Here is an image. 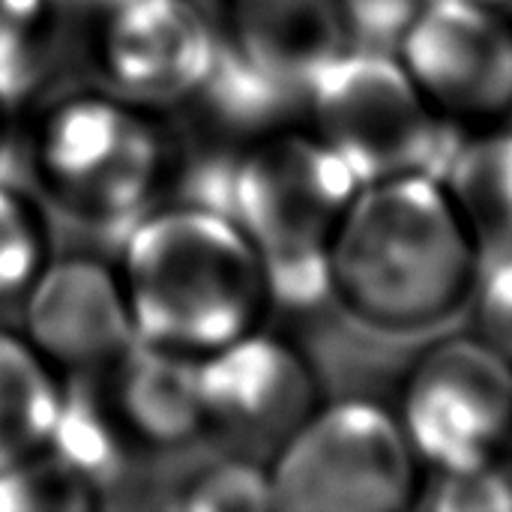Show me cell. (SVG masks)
Wrapping results in <instances>:
<instances>
[{
	"instance_id": "6da1fadb",
	"label": "cell",
	"mask_w": 512,
	"mask_h": 512,
	"mask_svg": "<svg viewBox=\"0 0 512 512\" xmlns=\"http://www.w3.org/2000/svg\"><path fill=\"white\" fill-rule=\"evenodd\" d=\"M480 255L432 174L357 189L330 246V297L363 327L414 336L447 324L477 288Z\"/></svg>"
},
{
	"instance_id": "7a4b0ae2",
	"label": "cell",
	"mask_w": 512,
	"mask_h": 512,
	"mask_svg": "<svg viewBox=\"0 0 512 512\" xmlns=\"http://www.w3.org/2000/svg\"><path fill=\"white\" fill-rule=\"evenodd\" d=\"M135 342L204 360L264 327L273 288L237 222L204 201L153 207L123 237L117 267Z\"/></svg>"
},
{
	"instance_id": "3957f363",
	"label": "cell",
	"mask_w": 512,
	"mask_h": 512,
	"mask_svg": "<svg viewBox=\"0 0 512 512\" xmlns=\"http://www.w3.org/2000/svg\"><path fill=\"white\" fill-rule=\"evenodd\" d=\"M360 183L309 129H270L219 168L192 201L225 210L264 261L273 303L315 306L330 297L327 261Z\"/></svg>"
},
{
	"instance_id": "277c9868",
	"label": "cell",
	"mask_w": 512,
	"mask_h": 512,
	"mask_svg": "<svg viewBox=\"0 0 512 512\" xmlns=\"http://www.w3.org/2000/svg\"><path fill=\"white\" fill-rule=\"evenodd\" d=\"M36 201L66 222L129 234L171 180V147L153 111L114 93H78L45 108L30 132Z\"/></svg>"
},
{
	"instance_id": "5b68a950",
	"label": "cell",
	"mask_w": 512,
	"mask_h": 512,
	"mask_svg": "<svg viewBox=\"0 0 512 512\" xmlns=\"http://www.w3.org/2000/svg\"><path fill=\"white\" fill-rule=\"evenodd\" d=\"M309 132L321 138L360 186L393 177H438L459 126L423 96L396 51L348 45L303 96Z\"/></svg>"
},
{
	"instance_id": "8992f818",
	"label": "cell",
	"mask_w": 512,
	"mask_h": 512,
	"mask_svg": "<svg viewBox=\"0 0 512 512\" xmlns=\"http://www.w3.org/2000/svg\"><path fill=\"white\" fill-rule=\"evenodd\" d=\"M267 468L276 512H405L423 489L396 411L372 399L318 405Z\"/></svg>"
},
{
	"instance_id": "52a82bcc",
	"label": "cell",
	"mask_w": 512,
	"mask_h": 512,
	"mask_svg": "<svg viewBox=\"0 0 512 512\" xmlns=\"http://www.w3.org/2000/svg\"><path fill=\"white\" fill-rule=\"evenodd\" d=\"M396 417L432 474L504 462L512 450V360L480 333L441 339L408 372Z\"/></svg>"
},
{
	"instance_id": "ba28073f",
	"label": "cell",
	"mask_w": 512,
	"mask_h": 512,
	"mask_svg": "<svg viewBox=\"0 0 512 512\" xmlns=\"http://www.w3.org/2000/svg\"><path fill=\"white\" fill-rule=\"evenodd\" d=\"M399 60L459 129L512 114V15L486 0H432L396 48Z\"/></svg>"
},
{
	"instance_id": "9c48e42d",
	"label": "cell",
	"mask_w": 512,
	"mask_h": 512,
	"mask_svg": "<svg viewBox=\"0 0 512 512\" xmlns=\"http://www.w3.org/2000/svg\"><path fill=\"white\" fill-rule=\"evenodd\" d=\"M198 396L204 435L261 462H270L321 405L303 351L264 327L198 360Z\"/></svg>"
},
{
	"instance_id": "30bf717a",
	"label": "cell",
	"mask_w": 512,
	"mask_h": 512,
	"mask_svg": "<svg viewBox=\"0 0 512 512\" xmlns=\"http://www.w3.org/2000/svg\"><path fill=\"white\" fill-rule=\"evenodd\" d=\"M219 60V24L192 0H144L99 18L105 90L144 111L192 105Z\"/></svg>"
},
{
	"instance_id": "8fae6325",
	"label": "cell",
	"mask_w": 512,
	"mask_h": 512,
	"mask_svg": "<svg viewBox=\"0 0 512 512\" xmlns=\"http://www.w3.org/2000/svg\"><path fill=\"white\" fill-rule=\"evenodd\" d=\"M18 312L21 336L57 372L96 375L135 345L117 270L87 255L51 258Z\"/></svg>"
},
{
	"instance_id": "7c38bea8",
	"label": "cell",
	"mask_w": 512,
	"mask_h": 512,
	"mask_svg": "<svg viewBox=\"0 0 512 512\" xmlns=\"http://www.w3.org/2000/svg\"><path fill=\"white\" fill-rule=\"evenodd\" d=\"M219 3L222 54L300 108L315 75L351 45L339 0Z\"/></svg>"
},
{
	"instance_id": "4fadbf2b",
	"label": "cell",
	"mask_w": 512,
	"mask_h": 512,
	"mask_svg": "<svg viewBox=\"0 0 512 512\" xmlns=\"http://www.w3.org/2000/svg\"><path fill=\"white\" fill-rule=\"evenodd\" d=\"M99 375V372H96ZM111 399H102L120 438L174 450L204 438L198 396V360L132 345L114 366L102 369Z\"/></svg>"
},
{
	"instance_id": "5bb4252c",
	"label": "cell",
	"mask_w": 512,
	"mask_h": 512,
	"mask_svg": "<svg viewBox=\"0 0 512 512\" xmlns=\"http://www.w3.org/2000/svg\"><path fill=\"white\" fill-rule=\"evenodd\" d=\"M438 180L480 261L512 258V126L462 132Z\"/></svg>"
},
{
	"instance_id": "9a60e30c",
	"label": "cell",
	"mask_w": 512,
	"mask_h": 512,
	"mask_svg": "<svg viewBox=\"0 0 512 512\" xmlns=\"http://www.w3.org/2000/svg\"><path fill=\"white\" fill-rule=\"evenodd\" d=\"M57 375L21 333L0 327V480L48 450L66 396Z\"/></svg>"
},
{
	"instance_id": "2e32d148",
	"label": "cell",
	"mask_w": 512,
	"mask_h": 512,
	"mask_svg": "<svg viewBox=\"0 0 512 512\" xmlns=\"http://www.w3.org/2000/svg\"><path fill=\"white\" fill-rule=\"evenodd\" d=\"M48 261V213L24 189L0 183V318L21 309Z\"/></svg>"
},
{
	"instance_id": "e0dca14e",
	"label": "cell",
	"mask_w": 512,
	"mask_h": 512,
	"mask_svg": "<svg viewBox=\"0 0 512 512\" xmlns=\"http://www.w3.org/2000/svg\"><path fill=\"white\" fill-rule=\"evenodd\" d=\"M54 3L0 0V102L24 96L48 57Z\"/></svg>"
},
{
	"instance_id": "ac0fdd59",
	"label": "cell",
	"mask_w": 512,
	"mask_h": 512,
	"mask_svg": "<svg viewBox=\"0 0 512 512\" xmlns=\"http://www.w3.org/2000/svg\"><path fill=\"white\" fill-rule=\"evenodd\" d=\"M180 507L195 512H276L270 468L261 459L228 453L192 477L180 495Z\"/></svg>"
},
{
	"instance_id": "d6986e66",
	"label": "cell",
	"mask_w": 512,
	"mask_h": 512,
	"mask_svg": "<svg viewBox=\"0 0 512 512\" xmlns=\"http://www.w3.org/2000/svg\"><path fill=\"white\" fill-rule=\"evenodd\" d=\"M417 507L435 512H512V465L492 462L468 471L435 474L423 480Z\"/></svg>"
},
{
	"instance_id": "ffe728a7",
	"label": "cell",
	"mask_w": 512,
	"mask_h": 512,
	"mask_svg": "<svg viewBox=\"0 0 512 512\" xmlns=\"http://www.w3.org/2000/svg\"><path fill=\"white\" fill-rule=\"evenodd\" d=\"M432 0H339L351 45L396 51Z\"/></svg>"
},
{
	"instance_id": "44dd1931",
	"label": "cell",
	"mask_w": 512,
	"mask_h": 512,
	"mask_svg": "<svg viewBox=\"0 0 512 512\" xmlns=\"http://www.w3.org/2000/svg\"><path fill=\"white\" fill-rule=\"evenodd\" d=\"M474 315L477 330L489 345H495L512 360V258L489 261L480 267L474 288Z\"/></svg>"
},
{
	"instance_id": "7402d4cb",
	"label": "cell",
	"mask_w": 512,
	"mask_h": 512,
	"mask_svg": "<svg viewBox=\"0 0 512 512\" xmlns=\"http://www.w3.org/2000/svg\"><path fill=\"white\" fill-rule=\"evenodd\" d=\"M87 12H93L96 18H105L117 9H126V6H135V3H144V0H78Z\"/></svg>"
},
{
	"instance_id": "603a6c76",
	"label": "cell",
	"mask_w": 512,
	"mask_h": 512,
	"mask_svg": "<svg viewBox=\"0 0 512 512\" xmlns=\"http://www.w3.org/2000/svg\"><path fill=\"white\" fill-rule=\"evenodd\" d=\"M486 3H492V6H501V9H512V0H486Z\"/></svg>"
},
{
	"instance_id": "cb8c5ba5",
	"label": "cell",
	"mask_w": 512,
	"mask_h": 512,
	"mask_svg": "<svg viewBox=\"0 0 512 512\" xmlns=\"http://www.w3.org/2000/svg\"><path fill=\"white\" fill-rule=\"evenodd\" d=\"M0 111H3V102H0ZM0 135H3V129H0Z\"/></svg>"
}]
</instances>
